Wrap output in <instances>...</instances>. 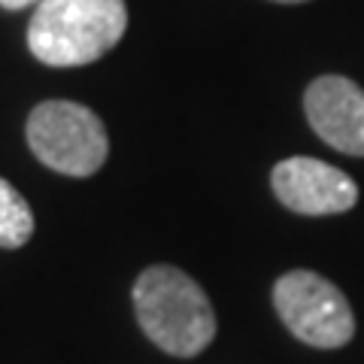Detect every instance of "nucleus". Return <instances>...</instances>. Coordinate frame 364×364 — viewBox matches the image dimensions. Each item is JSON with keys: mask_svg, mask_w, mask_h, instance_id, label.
<instances>
[{"mask_svg": "<svg viewBox=\"0 0 364 364\" xmlns=\"http://www.w3.org/2000/svg\"><path fill=\"white\" fill-rule=\"evenodd\" d=\"M134 313L143 334L176 358L203 352L219 328L207 291L173 264H152L136 277Z\"/></svg>", "mask_w": 364, "mask_h": 364, "instance_id": "nucleus-1", "label": "nucleus"}, {"mask_svg": "<svg viewBox=\"0 0 364 364\" xmlns=\"http://www.w3.org/2000/svg\"><path fill=\"white\" fill-rule=\"evenodd\" d=\"M124 31V0H40L28 25V49L46 67H82L119 46Z\"/></svg>", "mask_w": 364, "mask_h": 364, "instance_id": "nucleus-2", "label": "nucleus"}, {"mask_svg": "<svg viewBox=\"0 0 364 364\" xmlns=\"http://www.w3.org/2000/svg\"><path fill=\"white\" fill-rule=\"evenodd\" d=\"M33 158L64 176H95L109 155V136L100 116L73 100H43L28 116Z\"/></svg>", "mask_w": 364, "mask_h": 364, "instance_id": "nucleus-3", "label": "nucleus"}, {"mask_svg": "<svg viewBox=\"0 0 364 364\" xmlns=\"http://www.w3.org/2000/svg\"><path fill=\"white\" fill-rule=\"evenodd\" d=\"M273 306L282 325L306 346L340 349L355 334V316L331 279L313 270H289L273 282Z\"/></svg>", "mask_w": 364, "mask_h": 364, "instance_id": "nucleus-4", "label": "nucleus"}, {"mask_svg": "<svg viewBox=\"0 0 364 364\" xmlns=\"http://www.w3.org/2000/svg\"><path fill=\"white\" fill-rule=\"evenodd\" d=\"M273 195L298 215H337L355 207L358 186L349 173L318 158L294 155L273 167Z\"/></svg>", "mask_w": 364, "mask_h": 364, "instance_id": "nucleus-5", "label": "nucleus"}, {"mask_svg": "<svg viewBox=\"0 0 364 364\" xmlns=\"http://www.w3.org/2000/svg\"><path fill=\"white\" fill-rule=\"evenodd\" d=\"M304 112L310 128L343 155L364 158V88L349 76H318L306 85Z\"/></svg>", "mask_w": 364, "mask_h": 364, "instance_id": "nucleus-6", "label": "nucleus"}, {"mask_svg": "<svg viewBox=\"0 0 364 364\" xmlns=\"http://www.w3.org/2000/svg\"><path fill=\"white\" fill-rule=\"evenodd\" d=\"M33 234V213L21 191L0 176V246L21 249Z\"/></svg>", "mask_w": 364, "mask_h": 364, "instance_id": "nucleus-7", "label": "nucleus"}, {"mask_svg": "<svg viewBox=\"0 0 364 364\" xmlns=\"http://www.w3.org/2000/svg\"><path fill=\"white\" fill-rule=\"evenodd\" d=\"M31 4H40V0H0V6L4 9H25Z\"/></svg>", "mask_w": 364, "mask_h": 364, "instance_id": "nucleus-8", "label": "nucleus"}, {"mask_svg": "<svg viewBox=\"0 0 364 364\" xmlns=\"http://www.w3.org/2000/svg\"><path fill=\"white\" fill-rule=\"evenodd\" d=\"M273 4H306V0H273Z\"/></svg>", "mask_w": 364, "mask_h": 364, "instance_id": "nucleus-9", "label": "nucleus"}]
</instances>
